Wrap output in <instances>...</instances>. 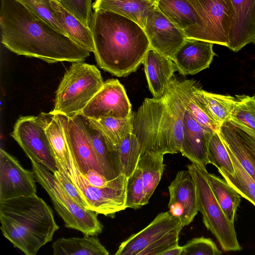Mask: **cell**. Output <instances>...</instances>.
Here are the masks:
<instances>
[{"label": "cell", "mask_w": 255, "mask_h": 255, "mask_svg": "<svg viewBox=\"0 0 255 255\" xmlns=\"http://www.w3.org/2000/svg\"><path fill=\"white\" fill-rule=\"evenodd\" d=\"M1 42L19 55L50 63L84 61L90 52L17 0H1Z\"/></svg>", "instance_id": "1"}, {"label": "cell", "mask_w": 255, "mask_h": 255, "mask_svg": "<svg viewBox=\"0 0 255 255\" xmlns=\"http://www.w3.org/2000/svg\"><path fill=\"white\" fill-rule=\"evenodd\" d=\"M90 28L93 53L101 69L126 77L143 63L150 43L143 28L135 21L111 11L97 9Z\"/></svg>", "instance_id": "2"}, {"label": "cell", "mask_w": 255, "mask_h": 255, "mask_svg": "<svg viewBox=\"0 0 255 255\" xmlns=\"http://www.w3.org/2000/svg\"><path fill=\"white\" fill-rule=\"evenodd\" d=\"M185 111L176 93L173 78L163 97L145 98L134 113L132 123V133L138 140L140 154L146 151L164 154L179 152Z\"/></svg>", "instance_id": "3"}, {"label": "cell", "mask_w": 255, "mask_h": 255, "mask_svg": "<svg viewBox=\"0 0 255 255\" xmlns=\"http://www.w3.org/2000/svg\"><path fill=\"white\" fill-rule=\"evenodd\" d=\"M0 230L26 255H35L59 227L49 205L36 195L0 201Z\"/></svg>", "instance_id": "4"}, {"label": "cell", "mask_w": 255, "mask_h": 255, "mask_svg": "<svg viewBox=\"0 0 255 255\" xmlns=\"http://www.w3.org/2000/svg\"><path fill=\"white\" fill-rule=\"evenodd\" d=\"M104 83L95 66L83 61L73 62L56 91L53 111L70 118L81 114Z\"/></svg>", "instance_id": "5"}, {"label": "cell", "mask_w": 255, "mask_h": 255, "mask_svg": "<svg viewBox=\"0 0 255 255\" xmlns=\"http://www.w3.org/2000/svg\"><path fill=\"white\" fill-rule=\"evenodd\" d=\"M30 160L36 181L50 196L65 226L80 231L87 236L101 233L103 225L98 219V214L80 205L67 194L52 172L40 163Z\"/></svg>", "instance_id": "6"}, {"label": "cell", "mask_w": 255, "mask_h": 255, "mask_svg": "<svg viewBox=\"0 0 255 255\" xmlns=\"http://www.w3.org/2000/svg\"><path fill=\"white\" fill-rule=\"evenodd\" d=\"M69 159L66 163H61L56 160V163L78 189L88 209L114 218L116 213L126 209L127 177L124 174H121L110 180L105 186H93L80 171L69 148Z\"/></svg>", "instance_id": "7"}, {"label": "cell", "mask_w": 255, "mask_h": 255, "mask_svg": "<svg viewBox=\"0 0 255 255\" xmlns=\"http://www.w3.org/2000/svg\"><path fill=\"white\" fill-rule=\"evenodd\" d=\"M187 169L196 185L198 209L202 215L205 227L216 237L223 251L241 250L234 222L228 220L217 201L203 167L192 163L187 165Z\"/></svg>", "instance_id": "8"}, {"label": "cell", "mask_w": 255, "mask_h": 255, "mask_svg": "<svg viewBox=\"0 0 255 255\" xmlns=\"http://www.w3.org/2000/svg\"><path fill=\"white\" fill-rule=\"evenodd\" d=\"M183 226L168 211L159 213L140 231L132 234L119 246L116 255H159L178 245Z\"/></svg>", "instance_id": "9"}, {"label": "cell", "mask_w": 255, "mask_h": 255, "mask_svg": "<svg viewBox=\"0 0 255 255\" xmlns=\"http://www.w3.org/2000/svg\"><path fill=\"white\" fill-rule=\"evenodd\" d=\"M11 135L29 159L40 163L53 173L58 170L55 155L38 116L20 117Z\"/></svg>", "instance_id": "10"}, {"label": "cell", "mask_w": 255, "mask_h": 255, "mask_svg": "<svg viewBox=\"0 0 255 255\" xmlns=\"http://www.w3.org/2000/svg\"><path fill=\"white\" fill-rule=\"evenodd\" d=\"M204 22L206 41L228 46L234 15L231 0H187Z\"/></svg>", "instance_id": "11"}, {"label": "cell", "mask_w": 255, "mask_h": 255, "mask_svg": "<svg viewBox=\"0 0 255 255\" xmlns=\"http://www.w3.org/2000/svg\"><path fill=\"white\" fill-rule=\"evenodd\" d=\"M132 114L131 105L124 86L118 79H112L104 82L81 114L97 120L107 116L127 118Z\"/></svg>", "instance_id": "12"}, {"label": "cell", "mask_w": 255, "mask_h": 255, "mask_svg": "<svg viewBox=\"0 0 255 255\" xmlns=\"http://www.w3.org/2000/svg\"><path fill=\"white\" fill-rule=\"evenodd\" d=\"M33 170L24 168L5 150H0V201L36 194Z\"/></svg>", "instance_id": "13"}, {"label": "cell", "mask_w": 255, "mask_h": 255, "mask_svg": "<svg viewBox=\"0 0 255 255\" xmlns=\"http://www.w3.org/2000/svg\"><path fill=\"white\" fill-rule=\"evenodd\" d=\"M143 29L150 48L172 61L175 53L186 39L184 32L157 8L147 16Z\"/></svg>", "instance_id": "14"}, {"label": "cell", "mask_w": 255, "mask_h": 255, "mask_svg": "<svg viewBox=\"0 0 255 255\" xmlns=\"http://www.w3.org/2000/svg\"><path fill=\"white\" fill-rule=\"evenodd\" d=\"M58 113L63 124L69 150L81 173L85 175L89 169H92L104 176L79 115L70 118Z\"/></svg>", "instance_id": "15"}, {"label": "cell", "mask_w": 255, "mask_h": 255, "mask_svg": "<svg viewBox=\"0 0 255 255\" xmlns=\"http://www.w3.org/2000/svg\"><path fill=\"white\" fill-rule=\"evenodd\" d=\"M169 211L183 227L189 225L198 212L196 188L189 171L180 170L168 186Z\"/></svg>", "instance_id": "16"}, {"label": "cell", "mask_w": 255, "mask_h": 255, "mask_svg": "<svg viewBox=\"0 0 255 255\" xmlns=\"http://www.w3.org/2000/svg\"><path fill=\"white\" fill-rule=\"evenodd\" d=\"M156 6L159 10L184 32L186 38L206 41L203 19L187 0H159Z\"/></svg>", "instance_id": "17"}, {"label": "cell", "mask_w": 255, "mask_h": 255, "mask_svg": "<svg viewBox=\"0 0 255 255\" xmlns=\"http://www.w3.org/2000/svg\"><path fill=\"white\" fill-rule=\"evenodd\" d=\"M213 43L186 38L175 54L173 62L176 71L183 75H194L208 68L214 56Z\"/></svg>", "instance_id": "18"}, {"label": "cell", "mask_w": 255, "mask_h": 255, "mask_svg": "<svg viewBox=\"0 0 255 255\" xmlns=\"http://www.w3.org/2000/svg\"><path fill=\"white\" fill-rule=\"evenodd\" d=\"M213 132L197 123L186 110L183 118V140L180 152L192 163L206 168L209 164L208 144Z\"/></svg>", "instance_id": "19"}, {"label": "cell", "mask_w": 255, "mask_h": 255, "mask_svg": "<svg viewBox=\"0 0 255 255\" xmlns=\"http://www.w3.org/2000/svg\"><path fill=\"white\" fill-rule=\"evenodd\" d=\"M234 15L228 47L238 52L255 40V0H231Z\"/></svg>", "instance_id": "20"}, {"label": "cell", "mask_w": 255, "mask_h": 255, "mask_svg": "<svg viewBox=\"0 0 255 255\" xmlns=\"http://www.w3.org/2000/svg\"><path fill=\"white\" fill-rule=\"evenodd\" d=\"M142 64L148 87L153 98H161L176 71L173 61L150 47Z\"/></svg>", "instance_id": "21"}, {"label": "cell", "mask_w": 255, "mask_h": 255, "mask_svg": "<svg viewBox=\"0 0 255 255\" xmlns=\"http://www.w3.org/2000/svg\"><path fill=\"white\" fill-rule=\"evenodd\" d=\"M82 124L108 181L120 174L117 166L115 147L102 130L90 119L79 115Z\"/></svg>", "instance_id": "22"}, {"label": "cell", "mask_w": 255, "mask_h": 255, "mask_svg": "<svg viewBox=\"0 0 255 255\" xmlns=\"http://www.w3.org/2000/svg\"><path fill=\"white\" fill-rule=\"evenodd\" d=\"M157 8L156 4L145 0H95L94 10L104 9L125 16L144 28L148 15Z\"/></svg>", "instance_id": "23"}, {"label": "cell", "mask_w": 255, "mask_h": 255, "mask_svg": "<svg viewBox=\"0 0 255 255\" xmlns=\"http://www.w3.org/2000/svg\"><path fill=\"white\" fill-rule=\"evenodd\" d=\"M51 3L66 35L90 52H94V44L90 27L84 24L57 0H51Z\"/></svg>", "instance_id": "24"}, {"label": "cell", "mask_w": 255, "mask_h": 255, "mask_svg": "<svg viewBox=\"0 0 255 255\" xmlns=\"http://www.w3.org/2000/svg\"><path fill=\"white\" fill-rule=\"evenodd\" d=\"M173 81L176 93L191 117L206 128L219 132L220 127L207 114L194 93L195 81L179 80L175 77Z\"/></svg>", "instance_id": "25"}, {"label": "cell", "mask_w": 255, "mask_h": 255, "mask_svg": "<svg viewBox=\"0 0 255 255\" xmlns=\"http://www.w3.org/2000/svg\"><path fill=\"white\" fill-rule=\"evenodd\" d=\"M194 93L207 114L220 127L229 120L236 103V98L207 92L195 83Z\"/></svg>", "instance_id": "26"}, {"label": "cell", "mask_w": 255, "mask_h": 255, "mask_svg": "<svg viewBox=\"0 0 255 255\" xmlns=\"http://www.w3.org/2000/svg\"><path fill=\"white\" fill-rule=\"evenodd\" d=\"M163 154L154 151H146L140 154L137 166L142 173L144 187L143 205L149 200L158 185L163 172Z\"/></svg>", "instance_id": "27"}, {"label": "cell", "mask_w": 255, "mask_h": 255, "mask_svg": "<svg viewBox=\"0 0 255 255\" xmlns=\"http://www.w3.org/2000/svg\"><path fill=\"white\" fill-rule=\"evenodd\" d=\"M38 117L44 127L56 160L61 163H66L69 159V148L58 113L52 111L41 113Z\"/></svg>", "instance_id": "28"}, {"label": "cell", "mask_w": 255, "mask_h": 255, "mask_svg": "<svg viewBox=\"0 0 255 255\" xmlns=\"http://www.w3.org/2000/svg\"><path fill=\"white\" fill-rule=\"evenodd\" d=\"M54 255H108L96 236L60 238L52 244Z\"/></svg>", "instance_id": "29"}, {"label": "cell", "mask_w": 255, "mask_h": 255, "mask_svg": "<svg viewBox=\"0 0 255 255\" xmlns=\"http://www.w3.org/2000/svg\"><path fill=\"white\" fill-rule=\"evenodd\" d=\"M203 171L225 215L229 220L234 222L242 196L225 180H224L213 173H208L206 168L203 167Z\"/></svg>", "instance_id": "30"}, {"label": "cell", "mask_w": 255, "mask_h": 255, "mask_svg": "<svg viewBox=\"0 0 255 255\" xmlns=\"http://www.w3.org/2000/svg\"><path fill=\"white\" fill-rule=\"evenodd\" d=\"M116 163L119 173L129 177L137 167L140 155L138 140L133 133L124 136L116 146Z\"/></svg>", "instance_id": "31"}, {"label": "cell", "mask_w": 255, "mask_h": 255, "mask_svg": "<svg viewBox=\"0 0 255 255\" xmlns=\"http://www.w3.org/2000/svg\"><path fill=\"white\" fill-rule=\"evenodd\" d=\"M219 133L224 143L229 147L242 166L255 181V163L229 121L220 127Z\"/></svg>", "instance_id": "32"}, {"label": "cell", "mask_w": 255, "mask_h": 255, "mask_svg": "<svg viewBox=\"0 0 255 255\" xmlns=\"http://www.w3.org/2000/svg\"><path fill=\"white\" fill-rule=\"evenodd\" d=\"M225 145L233 161L235 174H231L224 169H219L218 171L228 183L235 189L242 197L255 206V181L245 170L229 147Z\"/></svg>", "instance_id": "33"}, {"label": "cell", "mask_w": 255, "mask_h": 255, "mask_svg": "<svg viewBox=\"0 0 255 255\" xmlns=\"http://www.w3.org/2000/svg\"><path fill=\"white\" fill-rule=\"evenodd\" d=\"M236 97V105L229 121L255 136V96Z\"/></svg>", "instance_id": "34"}, {"label": "cell", "mask_w": 255, "mask_h": 255, "mask_svg": "<svg viewBox=\"0 0 255 255\" xmlns=\"http://www.w3.org/2000/svg\"><path fill=\"white\" fill-rule=\"evenodd\" d=\"M134 113L128 118H119L111 116L91 119L103 132L115 147L127 134L132 133Z\"/></svg>", "instance_id": "35"}, {"label": "cell", "mask_w": 255, "mask_h": 255, "mask_svg": "<svg viewBox=\"0 0 255 255\" xmlns=\"http://www.w3.org/2000/svg\"><path fill=\"white\" fill-rule=\"evenodd\" d=\"M207 159L208 163L215 166L218 170L224 169L235 174L233 161L219 132H214L209 140Z\"/></svg>", "instance_id": "36"}, {"label": "cell", "mask_w": 255, "mask_h": 255, "mask_svg": "<svg viewBox=\"0 0 255 255\" xmlns=\"http://www.w3.org/2000/svg\"><path fill=\"white\" fill-rule=\"evenodd\" d=\"M144 196V187L140 169L137 166L127 178L126 187V207L137 209L141 208Z\"/></svg>", "instance_id": "37"}, {"label": "cell", "mask_w": 255, "mask_h": 255, "mask_svg": "<svg viewBox=\"0 0 255 255\" xmlns=\"http://www.w3.org/2000/svg\"><path fill=\"white\" fill-rule=\"evenodd\" d=\"M33 13L41 18L59 31L66 35L53 10L51 0H17Z\"/></svg>", "instance_id": "38"}, {"label": "cell", "mask_w": 255, "mask_h": 255, "mask_svg": "<svg viewBox=\"0 0 255 255\" xmlns=\"http://www.w3.org/2000/svg\"><path fill=\"white\" fill-rule=\"evenodd\" d=\"M222 252L210 239L195 238L182 246L181 255H219Z\"/></svg>", "instance_id": "39"}, {"label": "cell", "mask_w": 255, "mask_h": 255, "mask_svg": "<svg viewBox=\"0 0 255 255\" xmlns=\"http://www.w3.org/2000/svg\"><path fill=\"white\" fill-rule=\"evenodd\" d=\"M59 1L84 24L90 27L93 14L92 0H61Z\"/></svg>", "instance_id": "40"}, {"label": "cell", "mask_w": 255, "mask_h": 255, "mask_svg": "<svg viewBox=\"0 0 255 255\" xmlns=\"http://www.w3.org/2000/svg\"><path fill=\"white\" fill-rule=\"evenodd\" d=\"M58 170L55 171L53 174L58 181L59 183L64 189L65 191L72 198L75 200L82 207L88 209V206L85 200L82 197L78 189L69 180L61 167L57 164Z\"/></svg>", "instance_id": "41"}, {"label": "cell", "mask_w": 255, "mask_h": 255, "mask_svg": "<svg viewBox=\"0 0 255 255\" xmlns=\"http://www.w3.org/2000/svg\"><path fill=\"white\" fill-rule=\"evenodd\" d=\"M233 125L243 144L255 163V136L233 124Z\"/></svg>", "instance_id": "42"}, {"label": "cell", "mask_w": 255, "mask_h": 255, "mask_svg": "<svg viewBox=\"0 0 255 255\" xmlns=\"http://www.w3.org/2000/svg\"><path fill=\"white\" fill-rule=\"evenodd\" d=\"M83 176L90 184L99 187L107 185L110 181L100 172L92 169H89Z\"/></svg>", "instance_id": "43"}, {"label": "cell", "mask_w": 255, "mask_h": 255, "mask_svg": "<svg viewBox=\"0 0 255 255\" xmlns=\"http://www.w3.org/2000/svg\"><path fill=\"white\" fill-rule=\"evenodd\" d=\"M182 253V247L178 245L166 249L159 255H181Z\"/></svg>", "instance_id": "44"}, {"label": "cell", "mask_w": 255, "mask_h": 255, "mask_svg": "<svg viewBox=\"0 0 255 255\" xmlns=\"http://www.w3.org/2000/svg\"><path fill=\"white\" fill-rule=\"evenodd\" d=\"M147 0L149 1L152 2H153L155 4H157V3L159 0Z\"/></svg>", "instance_id": "45"}, {"label": "cell", "mask_w": 255, "mask_h": 255, "mask_svg": "<svg viewBox=\"0 0 255 255\" xmlns=\"http://www.w3.org/2000/svg\"><path fill=\"white\" fill-rule=\"evenodd\" d=\"M254 44H255V40L254 41Z\"/></svg>", "instance_id": "46"}, {"label": "cell", "mask_w": 255, "mask_h": 255, "mask_svg": "<svg viewBox=\"0 0 255 255\" xmlns=\"http://www.w3.org/2000/svg\"><path fill=\"white\" fill-rule=\"evenodd\" d=\"M58 0V1H60V0Z\"/></svg>", "instance_id": "47"}, {"label": "cell", "mask_w": 255, "mask_h": 255, "mask_svg": "<svg viewBox=\"0 0 255 255\" xmlns=\"http://www.w3.org/2000/svg\"></svg>", "instance_id": "48"}]
</instances>
